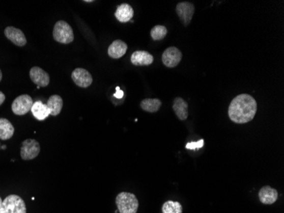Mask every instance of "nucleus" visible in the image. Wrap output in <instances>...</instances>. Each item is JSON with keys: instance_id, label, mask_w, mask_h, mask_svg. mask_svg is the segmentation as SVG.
I'll return each instance as SVG.
<instances>
[{"instance_id": "f257e3e1", "label": "nucleus", "mask_w": 284, "mask_h": 213, "mask_svg": "<svg viewBox=\"0 0 284 213\" xmlns=\"http://www.w3.org/2000/svg\"><path fill=\"white\" fill-rule=\"evenodd\" d=\"M257 112V102L248 94H241L233 99L229 106L228 115L232 121L245 124L253 120Z\"/></svg>"}, {"instance_id": "f03ea898", "label": "nucleus", "mask_w": 284, "mask_h": 213, "mask_svg": "<svg viewBox=\"0 0 284 213\" xmlns=\"http://www.w3.org/2000/svg\"><path fill=\"white\" fill-rule=\"evenodd\" d=\"M116 205L120 213H136L139 201L134 194L122 192L116 197Z\"/></svg>"}, {"instance_id": "7ed1b4c3", "label": "nucleus", "mask_w": 284, "mask_h": 213, "mask_svg": "<svg viewBox=\"0 0 284 213\" xmlns=\"http://www.w3.org/2000/svg\"><path fill=\"white\" fill-rule=\"evenodd\" d=\"M53 37L58 43L67 44L73 41L74 34L72 26L67 21H58L54 24Z\"/></svg>"}, {"instance_id": "20e7f679", "label": "nucleus", "mask_w": 284, "mask_h": 213, "mask_svg": "<svg viewBox=\"0 0 284 213\" xmlns=\"http://www.w3.org/2000/svg\"><path fill=\"white\" fill-rule=\"evenodd\" d=\"M0 213H26V204L18 195H9L3 200Z\"/></svg>"}, {"instance_id": "39448f33", "label": "nucleus", "mask_w": 284, "mask_h": 213, "mask_svg": "<svg viewBox=\"0 0 284 213\" xmlns=\"http://www.w3.org/2000/svg\"><path fill=\"white\" fill-rule=\"evenodd\" d=\"M34 105L33 98L29 95L17 96L11 105L12 112L16 115H25L30 112Z\"/></svg>"}, {"instance_id": "423d86ee", "label": "nucleus", "mask_w": 284, "mask_h": 213, "mask_svg": "<svg viewBox=\"0 0 284 213\" xmlns=\"http://www.w3.org/2000/svg\"><path fill=\"white\" fill-rule=\"evenodd\" d=\"M40 153V145L34 139H26L21 143V157L23 161H31Z\"/></svg>"}, {"instance_id": "0eeeda50", "label": "nucleus", "mask_w": 284, "mask_h": 213, "mask_svg": "<svg viewBox=\"0 0 284 213\" xmlns=\"http://www.w3.org/2000/svg\"><path fill=\"white\" fill-rule=\"evenodd\" d=\"M182 53L176 47H169L163 52L162 61L163 64L168 68H175L181 63Z\"/></svg>"}, {"instance_id": "6e6552de", "label": "nucleus", "mask_w": 284, "mask_h": 213, "mask_svg": "<svg viewBox=\"0 0 284 213\" xmlns=\"http://www.w3.org/2000/svg\"><path fill=\"white\" fill-rule=\"evenodd\" d=\"M72 79L75 85L81 88H87L93 82L91 73L84 68H76L72 73Z\"/></svg>"}, {"instance_id": "1a4fd4ad", "label": "nucleus", "mask_w": 284, "mask_h": 213, "mask_svg": "<svg viewBox=\"0 0 284 213\" xmlns=\"http://www.w3.org/2000/svg\"><path fill=\"white\" fill-rule=\"evenodd\" d=\"M195 8L191 3L189 2H181L176 6V12L184 25H188L193 16Z\"/></svg>"}, {"instance_id": "9d476101", "label": "nucleus", "mask_w": 284, "mask_h": 213, "mask_svg": "<svg viewBox=\"0 0 284 213\" xmlns=\"http://www.w3.org/2000/svg\"><path fill=\"white\" fill-rule=\"evenodd\" d=\"M5 35L9 40L16 44V46L22 47L26 45V36L21 29H16L14 26H7L5 29Z\"/></svg>"}, {"instance_id": "9b49d317", "label": "nucleus", "mask_w": 284, "mask_h": 213, "mask_svg": "<svg viewBox=\"0 0 284 213\" xmlns=\"http://www.w3.org/2000/svg\"><path fill=\"white\" fill-rule=\"evenodd\" d=\"M31 81L39 87H46L49 84V75L47 72L39 67H34L30 70Z\"/></svg>"}, {"instance_id": "f8f14e48", "label": "nucleus", "mask_w": 284, "mask_h": 213, "mask_svg": "<svg viewBox=\"0 0 284 213\" xmlns=\"http://www.w3.org/2000/svg\"><path fill=\"white\" fill-rule=\"evenodd\" d=\"M259 199L265 205H272L278 199V192L273 188L265 186L259 192Z\"/></svg>"}, {"instance_id": "ddd939ff", "label": "nucleus", "mask_w": 284, "mask_h": 213, "mask_svg": "<svg viewBox=\"0 0 284 213\" xmlns=\"http://www.w3.org/2000/svg\"><path fill=\"white\" fill-rule=\"evenodd\" d=\"M131 63L135 66H149L153 63V55L145 50L134 51L131 56Z\"/></svg>"}, {"instance_id": "4468645a", "label": "nucleus", "mask_w": 284, "mask_h": 213, "mask_svg": "<svg viewBox=\"0 0 284 213\" xmlns=\"http://www.w3.org/2000/svg\"><path fill=\"white\" fill-rule=\"evenodd\" d=\"M127 49H128V45L126 43L118 39V40L112 42L111 45L109 46V57L113 59H119V58H123V56L125 55Z\"/></svg>"}, {"instance_id": "2eb2a0df", "label": "nucleus", "mask_w": 284, "mask_h": 213, "mask_svg": "<svg viewBox=\"0 0 284 213\" xmlns=\"http://www.w3.org/2000/svg\"><path fill=\"white\" fill-rule=\"evenodd\" d=\"M134 16V10L128 4H123L117 8L115 16L120 22H128L131 21Z\"/></svg>"}, {"instance_id": "dca6fc26", "label": "nucleus", "mask_w": 284, "mask_h": 213, "mask_svg": "<svg viewBox=\"0 0 284 213\" xmlns=\"http://www.w3.org/2000/svg\"><path fill=\"white\" fill-rule=\"evenodd\" d=\"M174 112L181 120H186L188 117V104L181 97H176L174 101Z\"/></svg>"}, {"instance_id": "f3484780", "label": "nucleus", "mask_w": 284, "mask_h": 213, "mask_svg": "<svg viewBox=\"0 0 284 213\" xmlns=\"http://www.w3.org/2000/svg\"><path fill=\"white\" fill-rule=\"evenodd\" d=\"M31 112L38 120H44L49 115H50V112L46 104L43 103L41 101L34 102Z\"/></svg>"}, {"instance_id": "a211bd4d", "label": "nucleus", "mask_w": 284, "mask_h": 213, "mask_svg": "<svg viewBox=\"0 0 284 213\" xmlns=\"http://www.w3.org/2000/svg\"><path fill=\"white\" fill-rule=\"evenodd\" d=\"M14 125L7 119L0 118V139L8 140L13 137Z\"/></svg>"}, {"instance_id": "6ab92c4d", "label": "nucleus", "mask_w": 284, "mask_h": 213, "mask_svg": "<svg viewBox=\"0 0 284 213\" xmlns=\"http://www.w3.org/2000/svg\"><path fill=\"white\" fill-rule=\"evenodd\" d=\"M47 107L49 110L50 115L56 116L62 112V106H63V101L61 96L58 95H53L49 97L47 102Z\"/></svg>"}, {"instance_id": "aec40b11", "label": "nucleus", "mask_w": 284, "mask_h": 213, "mask_svg": "<svg viewBox=\"0 0 284 213\" xmlns=\"http://www.w3.org/2000/svg\"><path fill=\"white\" fill-rule=\"evenodd\" d=\"M162 105V101L159 99H145L140 102V108L144 111L149 113H155L159 110Z\"/></svg>"}, {"instance_id": "412c9836", "label": "nucleus", "mask_w": 284, "mask_h": 213, "mask_svg": "<svg viewBox=\"0 0 284 213\" xmlns=\"http://www.w3.org/2000/svg\"><path fill=\"white\" fill-rule=\"evenodd\" d=\"M163 213H182L183 208L178 201L168 200L162 206Z\"/></svg>"}, {"instance_id": "4be33fe9", "label": "nucleus", "mask_w": 284, "mask_h": 213, "mask_svg": "<svg viewBox=\"0 0 284 213\" xmlns=\"http://www.w3.org/2000/svg\"><path fill=\"white\" fill-rule=\"evenodd\" d=\"M167 33H168V30L165 26L157 25L151 30V37L153 40L158 41V40H162L164 39V37L167 35Z\"/></svg>"}, {"instance_id": "5701e85b", "label": "nucleus", "mask_w": 284, "mask_h": 213, "mask_svg": "<svg viewBox=\"0 0 284 213\" xmlns=\"http://www.w3.org/2000/svg\"><path fill=\"white\" fill-rule=\"evenodd\" d=\"M204 146V140H200L196 143H189L186 144V148L187 149H196V148H202Z\"/></svg>"}, {"instance_id": "b1692460", "label": "nucleus", "mask_w": 284, "mask_h": 213, "mask_svg": "<svg viewBox=\"0 0 284 213\" xmlns=\"http://www.w3.org/2000/svg\"><path fill=\"white\" fill-rule=\"evenodd\" d=\"M5 101H6V95L2 91H0V106L4 103Z\"/></svg>"}, {"instance_id": "393cba45", "label": "nucleus", "mask_w": 284, "mask_h": 213, "mask_svg": "<svg viewBox=\"0 0 284 213\" xmlns=\"http://www.w3.org/2000/svg\"><path fill=\"white\" fill-rule=\"evenodd\" d=\"M114 96H116V97H118V98H122V97H123V96H124V92L119 90V91H118V92H117V93L115 94Z\"/></svg>"}, {"instance_id": "a878e982", "label": "nucleus", "mask_w": 284, "mask_h": 213, "mask_svg": "<svg viewBox=\"0 0 284 213\" xmlns=\"http://www.w3.org/2000/svg\"><path fill=\"white\" fill-rule=\"evenodd\" d=\"M2 78H3V74H2V71L0 69V82L2 81Z\"/></svg>"}, {"instance_id": "bb28decb", "label": "nucleus", "mask_w": 284, "mask_h": 213, "mask_svg": "<svg viewBox=\"0 0 284 213\" xmlns=\"http://www.w3.org/2000/svg\"><path fill=\"white\" fill-rule=\"evenodd\" d=\"M2 203H3V200L0 197V211H1V207H2Z\"/></svg>"}]
</instances>
